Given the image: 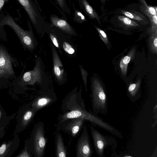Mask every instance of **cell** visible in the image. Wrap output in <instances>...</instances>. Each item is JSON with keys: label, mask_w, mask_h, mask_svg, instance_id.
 Listing matches in <instances>:
<instances>
[{"label": "cell", "mask_w": 157, "mask_h": 157, "mask_svg": "<svg viewBox=\"0 0 157 157\" xmlns=\"http://www.w3.org/2000/svg\"><path fill=\"white\" fill-rule=\"evenodd\" d=\"M77 87L67 94L63 101L62 109L63 113L59 117L60 121L75 118L88 120L109 131L113 127L87 112L84 100L81 97V86L78 91Z\"/></svg>", "instance_id": "cell-1"}, {"label": "cell", "mask_w": 157, "mask_h": 157, "mask_svg": "<svg viewBox=\"0 0 157 157\" xmlns=\"http://www.w3.org/2000/svg\"><path fill=\"white\" fill-rule=\"evenodd\" d=\"M0 25L9 26L15 32L24 47L29 50L34 48V41L32 32L23 29L12 17L8 15L5 16L0 22Z\"/></svg>", "instance_id": "cell-2"}, {"label": "cell", "mask_w": 157, "mask_h": 157, "mask_svg": "<svg viewBox=\"0 0 157 157\" xmlns=\"http://www.w3.org/2000/svg\"><path fill=\"white\" fill-rule=\"evenodd\" d=\"M91 80L93 107L98 112L105 111L107 99L103 85L98 77L94 76Z\"/></svg>", "instance_id": "cell-3"}, {"label": "cell", "mask_w": 157, "mask_h": 157, "mask_svg": "<svg viewBox=\"0 0 157 157\" xmlns=\"http://www.w3.org/2000/svg\"><path fill=\"white\" fill-rule=\"evenodd\" d=\"M88 136L86 128L84 127L77 143L76 157L90 156L91 151Z\"/></svg>", "instance_id": "cell-4"}, {"label": "cell", "mask_w": 157, "mask_h": 157, "mask_svg": "<svg viewBox=\"0 0 157 157\" xmlns=\"http://www.w3.org/2000/svg\"><path fill=\"white\" fill-rule=\"evenodd\" d=\"M20 140L17 134L4 143L0 146V157H11L20 145Z\"/></svg>", "instance_id": "cell-5"}, {"label": "cell", "mask_w": 157, "mask_h": 157, "mask_svg": "<svg viewBox=\"0 0 157 157\" xmlns=\"http://www.w3.org/2000/svg\"><path fill=\"white\" fill-rule=\"evenodd\" d=\"M46 143L43 128L39 126L35 131L33 138L34 150L38 157H40L43 155Z\"/></svg>", "instance_id": "cell-6"}, {"label": "cell", "mask_w": 157, "mask_h": 157, "mask_svg": "<svg viewBox=\"0 0 157 157\" xmlns=\"http://www.w3.org/2000/svg\"><path fill=\"white\" fill-rule=\"evenodd\" d=\"M39 62L36 64L33 70L25 72L22 77V80L27 84L33 85L36 82H41L42 72Z\"/></svg>", "instance_id": "cell-7"}, {"label": "cell", "mask_w": 157, "mask_h": 157, "mask_svg": "<svg viewBox=\"0 0 157 157\" xmlns=\"http://www.w3.org/2000/svg\"><path fill=\"white\" fill-rule=\"evenodd\" d=\"M52 52L53 70L56 77L59 82L64 80V71L63 65L57 51L51 47Z\"/></svg>", "instance_id": "cell-8"}, {"label": "cell", "mask_w": 157, "mask_h": 157, "mask_svg": "<svg viewBox=\"0 0 157 157\" xmlns=\"http://www.w3.org/2000/svg\"><path fill=\"white\" fill-rule=\"evenodd\" d=\"M0 68L10 75L14 74L11 57L7 52L1 47H0Z\"/></svg>", "instance_id": "cell-9"}, {"label": "cell", "mask_w": 157, "mask_h": 157, "mask_svg": "<svg viewBox=\"0 0 157 157\" xmlns=\"http://www.w3.org/2000/svg\"><path fill=\"white\" fill-rule=\"evenodd\" d=\"M91 132L97 152L99 155L101 157L107 142L103 136L92 127L91 128Z\"/></svg>", "instance_id": "cell-10"}, {"label": "cell", "mask_w": 157, "mask_h": 157, "mask_svg": "<svg viewBox=\"0 0 157 157\" xmlns=\"http://www.w3.org/2000/svg\"><path fill=\"white\" fill-rule=\"evenodd\" d=\"M18 1L26 12L33 23L37 25L38 16L30 1L28 0H18Z\"/></svg>", "instance_id": "cell-11"}, {"label": "cell", "mask_w": 157, "mask_h": 157, "mask_svg": "<svg viewBox=\"0 0 157 157\" xmlns=\"http://www.w3.org/2000/svg\"><path fill=\"white\" fill-rule=\"evenodd\" d=\"M70 120L71 121L67 124L66 128L70 132L73 136H75L78 132L85 120L80 118H73Z\"/></svg>", "instance_id": "cell-12"}, {"label": "cell", "mask_w": 157, "mask_h": 157, "mask_svg": "<svg viewBox=\"0 0 157 157\" xmlns=\"http://www.w3.org/2000/svg\"><path fill=\"white\" fill-rule=\"evenodd\" d=\"M51 21L53 25L63 31L70 34L74 33L71 26L65 20L56 17L52 16L51 17Z\"/></svg>", "instance_id": "cell-13"}, {"label": "cell", "mask_w": 157, "mask_h": 157, "mask_svg": "<svg viewBox=\"0 0 157 157\" xmlns=\"http://www.w3.org/2000/svg\"><path fill=\"white\" fill-rule=\"evenodd\" d=\"M135 49L133 48L128 53V54L123 57L120 63V67L122 74L125 76L126 75L128 65L131 60L134 57Z\"/></svg>", "instance_id": "cell-14"}, {"label": "cell", "mask_w": 157, "mask_h": 157, "mask_svg": "<svg viewBox=\"0 0 157 157\" xmlns=\"http://www.w3.org/2000/svg\"><path fill=\"white\" fill-rule=\"evenodd\" d=\"M121 12L127 17L138 21L140 23H144L145 22L148 23L147 18L139 12L133 10H131L130 11L122 10Z\"/></svg>", "instance_id": "cell-15"}, {"label": "cell", "mask_w": 157, "mask_h": 157, "mask_svg": "<svg viewBox=\"0 0 157 157\" xmlns=\"http://www.w3.org/2000/svg\"><path fill=\"white\" fill-rule=\"evenodd\" d=\"M141 5L140 6V11L149 18L157 14V12L155 9V6L148 5L144 0H140Z\"/></svg>", "instance_id": "cell-16"}, {"label": "cell", "mask_w": 157, "mask_h": 157, "mask_svg": "<svg viewBox=\"0 0 157 157\" xmlns=\"http://www.w3.org/2000/svg\"><path fill=\"white\" fill-rule=\"evenodd\" d=\"M56 146V157H66V151L63 141L60 134L57 135Z\"/></svg>", "instance_id": "cell-17"}, {"label": "cell", "mask_w": 157, "mask_h": 157, "mask_svg": "<svg viewBox=\"0 0 157 157\" xmlns=\"http://www.w3.org/2000/svg\"><path fill=\"white\" fill-rule=\"evenodd\" d=\"M52 99L47 96L39 98L33 102V107L36 109H39L49 104L52 101Z\"/></svg>", "instance_id": "cell-18"}, {"label": "cell", "mask_w": 157, "mask_h": 157, "mask_svg": "<svg viewBox=\"0 0 157 157\" xmlns=\"http://www.w3.org/2000/svg\"><path fill=\"white\" fill-rule=\"evenodd\" d=\"M82 2L85 10L89 16L93 19H95L98 22H100L99 16L88 2L85 0L82 1Z\"/></svg>", "instance_id": "cell-19"}, {"label": "cell", "mask_w": 157, "mask_h": 157, "mask_svg": "<svg viewBox=\"0 0 157 157\" xmlns=\"http://www.w3.org/2000/svg\"><path fill=\"white\" fill-rule=\"evenodd\" d=\"M118 20L125 27L129 28L139 26L137 23L126 17L123 16H118Z\"/></svg>", "instance_id": "cell-20"}, {"label": "cell", "mask_w": 157, "mask_h": 157, "mask_svg": "<svg viewBox=\"0 0 157 157\" xmlns=\"http://www.w3.org/2000/svg\"><path fill=\"white\" fill-rule=\"evenodd\" d=\"M148 45L151 52L153 53L157 54V33L150 34L148 40Z\"/></svg>", "instance_id": "cell-21"}, {"label": "cell", "mask_w": 157, "mask_h": 157, "mask_svg": "<svg viewBox=\"0 0 157 157\" xmlns=\"http://www.w3.org/2000/svg\"><path fill=\"white\" fill-rule=\"evenodd\" d=\"M35 111L30 109L26 111L24 114L21 122V126L25 127L28 124L33 117Z\"/></svg>", "instance_id": "cell-22"}, {"label": "cell", "mask_w": 157, "mask_h": 157, "mask_svg": "<svg viewBox=\"0 0 157 157\" xmlns=\"http://www.w3.org/2000/svg\"><path fill=\"white\" fill-rule=\"evenodd\" d=\"M140 82V80L139 79L136 83H132L129 85L128 90L131 96L134 97L136 94L139 88Z\"/></svg>", "instance_id": "cell-23"}, {"label": "cell", "mask_w": 157, "mask_h": 157, "mask_svg": "<svg viewBox=\"0 0 157 157\" xmlns=\"http://www.w3.org/2000/svg\"><path fill=\"white\" fill-rule=\"evenodd\" d=\"M150 23V28L149 32L151 34L157 33V15H154L149 18Z\"/></svg>", "instance_id": "cell-24"}, {"label": "cell", "mask_w": 157, "mask_h": 157, "mask_svg": "<svg viewBox=\"0 0 157 157\" xmlns=\"http://www.w3.org/2000/svg\"><path fill=\"white\" fill-rule=\"evenodd\" d=\"M63 48L64 50L67 53L70 54H72L75 52V50L72 46L68 43L64 42L63 44Z\"/></svg>", "instance_id": "cell-25"}, {"label": "cell", "mask_w": 157, "mask_h": 157, "mask_svg": "<svg viewBox=\"0 0 157 157\" xmlns=\"http://www.w3.org/2000/svg\"><path fill=\"white\" fill-rule=\"evenodd\" d=\"M98 32L101 39L106 45L109 44L108 39L105 33L102 30L98 27H96Z\"/></svg>", "instance_id": "cell-26"}, {"label": "cell", "mask_w": 157, "mask_h": 157, "mask_svg": "<svg viewBox=\"0 0 157 157\" xmlns=\"http://www.w3.org/2000/svg\"><path fill=\"white\" fill-rule=\"evenodd\" d=\"M79 67L81 71L82 78L85 85V90L86 91H87V78L88 75V73L82 67L81 65L79 66Z\"/></svg>", "instance_id": "cell-27"}, {"label": "cell", "mask_w": 157, "mask_h": 157, "mask_svg": "<svg viewBox=\"0 0 157 157\" xmlns=\"http://www.w3.org/2000/svg\"><path fill=\"white\" fill-rule=\"evenodd\" d=\"M75 16L77 17L78 19H80L82 21H85L86 18L85 16L80 12L76 11L75 12Z\"/></svg>", "instance_id": "cell-28"}, {"label": "cell", "mask_w": 157, "mask_h": 157, "mask_svg": "<svg viewBox=\"0 0 157 157\" xmlns=\"http://www.w3.org/2000/svg\"><path fill=\"white\" fill-rule=\"evenodd\" d=\"M50 38L54 45L57 48H59V44L56 37H55L52 34H50Z\"/></svg>", "instance_id": "cell-29"}, {"label": "cell", "mask_w": 157, "mask_h": 157, "mask_svg": "<svg viewBox=\"0 0 157 157\" xmlns=\"http://www.w3.org/2000/svg\"><path fill=\"white\" fill-rule=\"evenodd\" d=\"M16 157H30V156L27 149L25 148V149Z\"/></svg>", "instance_id": "cell-30"}, {"label": "cell", "mask_w": 157, "mask_h": 157, "mask_svg": "<svg viewBox=\"0 0 157 157\" xmlns=\"http://www.w3.org/2000/svg\"><path fill=\"white\" fill-rule=\"evenodd\" d=\"M5 131L3 127L0 128V140L2 139L4 136Z\"/></svg>", "instance_id": "cell-31"}, {"label": "cell", "mask_w": 157, "mask_h": 157, "mask_svg": "<svg viewBox=\"0 0 157 157\" xmlns=\"http://www.w3.org/2000/svg\"><path fill=\"white\" fill-rule=\"evenodd\" d=\"M6 75H10L6 71L0 68V77L4 76Z\"/></svg>", "instance_id": "cell-32"}, {"label": "cell", "mask_w": 157, "mask_h": 157, "mask_svg": "<svg viewBox=\"0 0 157 157\" xmlns=\"http://www.w3.org/2000/svg\"><path fill=\"white\" fill-rule=\"evenodd\" d=\"M6 1V0H0V11L4 6Z\"/></svg>", "instance_id": "cell-33"}, {"label": "cell", "mask_w": 157, "mask_h": 157, "mask_svg": "<svg viewBox=\"0 0 157 157\" xmlns=\"http://www.w3.org/2000/svg\"><path fill=\"white\" fill-rule=\"evenodd\" d=\"M123 157H132L130 156H129V155H125V156H124Z\"/></svg>", "instance_id": "cell-34"}, {"label": "cell", "mask_w": 157, "mask_h": 157, "mask_svg": "<svg viewBox=\"0 0 157 157\" xmlns=\"http://www.w3.org/2000/svg\"><path fill=\"white\" fill-rule=\"evenodd\" d=\"M1 115H2V112H1V110H0V120L1 117Z\"/></svg>", "instance_id": "cell-35"}]
</instances>
